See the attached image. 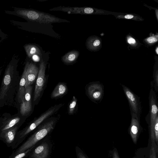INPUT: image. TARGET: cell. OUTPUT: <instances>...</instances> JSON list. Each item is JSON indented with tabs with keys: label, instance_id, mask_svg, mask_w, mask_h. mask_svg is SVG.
<instances>
[{
	"label": "cell",
	"instance_id": "83f0119b",
	"mask_svg": "<svg viewBox=\"0 0 158 158\" xmlns=\"http://www.w3.org/2000/svg\"><path fill=\"white\" fill-rule=\"evenodd\" d=\"M128 42L130 44H134L135 43V40L132 38H130L128 40Z\"/></svg>",
	"mask_w": 158,
	"mask_h": 158
},
{
	"label": "cell",
	"instance_id": "9a60e30c",
	"mask_svg": "<svg viewBox=\"0 0 158 158\" xmlns=\"http://www.w3.org/2000/svg\"><path fill=\"white\" fill-rule=\"evenodd\" d=\"M23 47L27 57L30 59L34 56H38L40 57L42 55L40 49L35 45L27 44L23 46Z\"/></svg>",
	"mask_w": 158,
	"mask_h": 158
},
{
	"label": "cell",
	"instance_id": "ac0fdd59",
	"mask_svg": "<svg viewBox=\"0 0 158 158\" xmlns=\"http://www.w3.org/2000/svg\"><path fill=\"white\" fill-rule=\"evenodd\" d=\"M17 128V126H13L3 131L5 133L4 139L7 143H10L14 140Z\"/></svg>",
	"mask_w": 158,
	"mask_h": 158
},
{
	"label": "cell",
	"instance_id": "4316f807",
	"mask_svg": "<svg viewBox=\"0 0 158 158\" xmlns=\"http://www.w3.org/2000/svg\"><path fill=\"white\" fill-rule=\"evenodd\" d=\"M113 158H120L117 151H114V152Z\"/></svg>",
	"mask_w": 158,
	"mask_h": 158
},
{
	"label": "cell",
	"instance_id": "484cf974",
	"mask_svg": "<svg viewBox=\"0 0 158 158\" xmlns=\"http://www.w3.org/2000/svg\"><path fill=\"white\" fill-rule=\"evenodd\" d=\"M6 38V35L2 31L0 28V38L2 40H5Z\"/></svg>",
	"mask_w": 158,
	"mask_h": 158
},
{
	"label": "cell",
	"instance_id": "4dcf8cb0",
	"mask_svg": "<svg viewBox=\"0 0 158 158\" xmlns=\"http://www.w3.org/2000/svg\"><path fill=\"white\" fill-rule=\"evenodd\" d=\"M1 71H1V70L0 71V75H1Z\"/></svg>",
	"mask_w": 158,
	"mask_h": 158
},
{
	"label": "cell",
	"instance_id": "6da1fadb",
	"mask_svg": "<svg viewBox=\"0 0 158 158\" xmlns=\"http://www.w3.org/2000/svg\"><path fill=\"white\" fill-rule=\"evenodd\" d=\"M5 13L17 16L27 21L44 24L61 22H70L52 15L30 9L13 7L12 11L5 10Z\"/></svg>",
	"mask_w": 158,
	"mask_h": 158
},
{
	"label": "cell",
	"instance_id": "2e32d148",
	"mask_svg": "<svg viewBox=\"0 0 158 158\" xmlns=\"http://www.w3.org/2000/svg\"><path fill=\"white\" fill-rule=\"evenodd\" d=\"M26 78V73L25 71L24 70L19 82L18 93V100L19 103L22 102L24 97L25 93Z\"/></svg>",
	"mask_w": 158,
	"mask_h": 158
},
{
	"label": "cell",
	"instance_id": "d6986e66",
	"mask_svg": "<svg viewBox=\"0 0 158 158\" xmlns=\"http://www.w3.org/2000/svg\"><path fill=\"white\" fill-rule=\"evenodd\" d=\"M20 118L18 117H15L7 121L4 125L2 131H4L14 126L20 120Z\"/></svg>",
	"mask_w": 158,
	"mask_h": 158
},
{
	"label": "cell",
	"instance_id": "ba28073f",
	"mask_svg": "<svg viewBox=\"0 0 158 158\" xmlns=\"http://www.w3.org/2000/svg\"><path fill=\"white\" fill-rule=\"evenodd\" d=\"M26 73V84L25 88L31 85L37 78L39 68L34 63L29 61L26 63L24 69Z\"/></svg>",
	"mask_w": 158,
	"mask_h": 158
},
{
	"label": "cell",
	"instance_id": "8992f818",
	"mask_svg": "<svg viewBox=\"0 0 158 158\" xmlns=\"http://www.w3.org/2000/svg\"><path fill=\"white\" fill-rule=\"evenodd\" d=\"M122 86L130 106L131 112L136 114L139 119L141 108L138 98L127 87L123 85Z\"/></svg>",
	"mask_w": 158,
	"mask_h": 158
},
{
	"label": "cell",
	"instance_id": "e0dca14e",
	"mask_svg": "<svg viewBox=\"0 0 158 158\" xmlns=\"http://www.w3.org/2000/svg\"><path fill=\"white\" fill-rule=\"evenodd\" d=\"M67 88L65 85L63 83H60L55 87L52 92L51 97L56 98L64 95L66 92Z\"/></svg>",
	"mask_w": 158,
	"mask_h": 158
},
{
	"label": "cell",
	"instance_id": "44dd1931",
	"mask_svg": "<svg viewBox=\"0 0 158 158\" xmlns=\"http://www.w3.org/2000/svg\"><path fill=\"white\" fill-rule=\"evenodd\" d=\"M77 103V99L75 96H73L69 106V114H71L73 113Z\"/></svg>",
	"mask_w": 158,
	"mask_h": 158
},
{
	"label": "cell",
	"instance_id": "277c9868",
	"mask_svg": "<svg viewBox=\"0 0 158 158\" xmlns=\"http://www.w3.org/2000/svg\"><path fill=\"white\" fill-rule=\"evenodd\" d=\"M149 99L150 111V135L152 143H153L155 142L154 134V126L156 120L158 118V109L156 96L152 89H151L150 90Z\"/></svg>",
	"mask_w": 158,
	"mask_h": 158
},
{
	"label": "cell",
	"instance_id": "4fadbf2b",
	"mask_svg": "<svg viewBox=\"0 0 158 158\" xmlns=\"http://www.w3.org/2000/svg\"><path fill=\"white\" fill-rule=\"evenodd\" d=\"M101 85L95 83L90 85L88 87V93L90 97L94 100H98L101 98L102 94Z\"/></svg>",
	"mask_w": 158,
	"mask_h": 158
},
{
	"label": "cell",
	"instance_id": "7c38bea8",
	"mask_svg": "<svg viewBox=\"0 0 158 158\" xmlns=\"http://www.w3.org/2000/svg\"><path fill=\"white\" fill-rule=\"evenodd\" d=\"M49 153L48 144L44 142L37 146L31 155L32 158H48Z\"/></svg>",
	"mask_w": 158,
	"mask_h": 158
},
{
	"label": "cell",
	"instance_id": "f1b7e54d",
	"mask_svg": "<svg viewBox=\"0 0 158 158\" xmlns=\"http://www.w3.org/2000/svg\"><path fill=\"white\" fill-rule=\"evenodd\" d=\"M134 16L131 15H126L124 17L125 18L128 19H131Z\"/></svg>",
	"mask_w": 158,
	"mask_h": 158
},
{
	"label": "cell",
	"instance_id": "ffe728a7",
	"mask_svg": "<svg viewBox=\"0 0 158 158\" xmlns=\"http://www.w3.org/2000/svg\"><path fill=\"white\" fill-rule=\"evenodd\" d=\"M157 153L158 146L156 144L155 142L152 143L149 158H157Z\"/></svg>",
	"mask_w": 158,
	"mask_h": 158
},
{
	"label": "cell",
	"instance_id": "5b68a950",
	"mask_svg": "<svg viewBox=\"0 0 158 158\" xmlns=\"http://www.w3.org/2000/svg\"><path fill=\"white\" fill-rule=\"evenodd\" d=\"M61 104L52 107L48 109L41 115L39 118L34 120L32 123L27 127L20 134V137L23 138L31 131L34 130L45 119L53 114L60 107Z\"/></svg>",
	"mask_w": 158,
	"mask_h": 158
},
{
	"label": "cell",
	"instance_id": "3957f363",
	"mask_svg": "<svg viewBox=\"0 0 158 158\" xmlns=\"http://www.w3.org/2000/svg\"><path fill=\"white\" fill-rule=\"evenodd\" d=\"M15 56H13L7 65L5 71L0 89V100H3L7 94L14 76L17 72V68L19 60Z\"/></svg>",
	"mask_w": 158,
	"mask_h": 158
},
{
	"label": "cell",
	"instance_id": "7402d4cb",
	"mask_svg": "<svg viewBox=\"0 0 158 158\" xmlns=\"http://www.w3.org/2000/svg\"><path fill=\"white\" fill-rule=\"evenodd\" d=\"M154 134L155 138V142L156 145H158V118H157L155 121L154 126Z\"/></svg>",
	"mask_w": 158,
	"mask_h": 158
},
{
	"label": "cell",
	"instance_id": "603a6c76",
	"mask_svg": "<svg viewBox=\"0 0 158 158\" xmlns=\"http://www.w3.org/2000/svg\"><path fill=\"white\" fill-rule=\"evenodd\" d=\"M76 151L77 158H89L78 147H76Z\"/></svg>",
	"mask_w": 158,
	"mask_h": 158
},
{
	"label": "cell",
	"instance_id": "9c48e42d",
	"mask_svg": "<svg viewBox=\"0 0 158 158\" xmlns=\"http://www.w3.org/2000/svg\"><path fill=\"white\" fill-rule=\"evenodd\" d=\"M94 10L93 8L89 7H72L61 6L50 9L49 10L61 11L69 14L83 15L91 14L94 12Z\"/></svg>",
	"mask_w": 158,
	"mask_h": 158
},
{
	"label": "cell",
	"instance_id": "d4e9b609",
	"mask_svg": "<svg viewBox=\"0 0 158 158\" xmlns=\"http://www.w3.org/2000/svg\"><path fill=\"white\" fill-rule=\"evenodd\" d=\"M147 40L149 43H151L156 42L157 39L153 37H150L147 39Z\"/></svg>",
	"mask_w": 158,
	"mask_h": 158
},
{
	"label": "cell",
	"instance_id": "8fae6325",
	"mask_svg": "<svg viewBox=\"0 0 158 158\" xmlns=\"http://www.w3.org/2000/svg\"><path fill=\"white\" fill-rule=\"evenodd\" d=\"M131 120L129 132L134 143H136L140 130L139 119L135 114L131 113Z\"/></svg>",
	"mask_w": 158,
	"mask_h": 158
},
{
	"label": "cell",
	"instance_id": "cb8c5ba5",
	"mask_svg": "<svg viewBox=\"0 0 158 158\" xmlns=\"http://www.w3.org/2000/svg\"><path fill=\"white\" fill-rule=\"evenodd\" d=\"M33 148V147H32L28 149L27 150L25 151L24 152L18 154V155H16V156H15L13 158H22L24 156L26 155V154L28 152H29Z\"/></svg>",
	"mask_w": 158,
	"mask_h": 158
},
{
	"label": "cell",
	"instance_id": "52a82bcc",
	"mask_svg": "<svg viewBox=\"0 0 158 158\" xmlns=\"http://www.w3.org/2000/svg\"><path fill=\"white\" fill-rule=\"evenodd\" d=\"M46 64L42 59L40 65L39 71L35 84L34 101H36L40 96L45 82Z\"/></svg>",
	"mask_w": 158,
	"mask_h": 158
},
{
	"label": "cell",
	"instance_id": "5bb4252c",
	"mask_svg": "<svg viewBox=\"0 0 158 158\" xmlns=\"http://www.w3.org/2000/svg\"><path fill=\"white\" fill-rule=\"evenodd\" d=\"M80 54L79 51L73 50L70 51L61 57L62 61L65 64L70 65L75 63Z\"/></svg>",
	"mask_w": 158,
	"mask_h": 158
},
{
	"label": "cell",
	"instance_id": "f546056e",
	"mask_svg": "<svg viewBox=\"0 0 158 158\" xmlns=\"http://www.w3.org/2000/svg\"><path fill=\"white\" fill-rule=\"evenodd\" d=\"M158 47H157V48H156V52L157 54H158Z\"/></svg>",
	"mask_w": 158,
	"mask_h": 158
},
{
	"label": "cell",
	"instance_id": "7a4b0ae2",
	"mask_svg": "<svg viewBox=\"0 0 158 158\" xmlns=\"http://www.w3.org/2000/svg\"><path fill=\"white\" fill-rule=\"evenodd\" d=\"M55 123L54 120L45 123L40 126L17 150L16 154L24 152L33 147L39 141L44 138L53 129Z\"/></svg>",
	"mask_w": 158,
	"mask_h": 158
},
{
	"label": "cell",
	"instance_id": "30bf717a",
	"mask_svg": "<svg viewBox=\"0 0 158 158\" xmlns=\"http://www.w3.org/2000/svg\"><path fill=\"white\" fill-rule=\"evenodd\" d=\"M32 87L29 85L25 88V93L23 100L20 106V113L22 116L28 114L32 110L31 94Z\"/></svg>",
	"mask_w": 158,
	"mask_h": 158
}]
</instances>
